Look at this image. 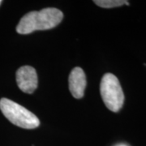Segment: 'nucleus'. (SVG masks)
Returning a JSON list of instances; mask_svg holds the SVG:
<instances>
[{"instance_id":"1","label":"nucleus","mask_w":146,"mask_h":146,"mask_svg":"<svg viewBox=\"0 0 146 146\" xmlns=\"http://www.w3.org/2000/svg\"><path fill=\"white\" fill-rule=\"evenodd\" d=\"M63 18V12L57 8L48 7L30 11L21 18L16 32L20 34H29L36 30L50 29L58 25Z\"/></svg>"},{"instance_id":"2","label":"nucleus","mask_w":146,"mask_h":146,"mask_svg":"<svg viewBox=\"0 0 146 146\" xmlns=\"http://www.w3.org/2000/svg\"><path fill=\"white\" fill-rule=\"evenodd\" d=\"M0 110L14 125L25 129H33L40 125V120L25 107L7 98L0 100Z\"/></svg>"},{"instance_id":"3","label":"nucleus","mask_w":146,"mask_h":146,"mask_svg":"<svg viewBox=\"0 0 146 146\" xmlns=\"http://www.w3.org/2000/svg\"><path fill=\"white\" fill-rule=\"evenodd\" d=\"M100 92L106 106L113 112H119L124 102V94L115 75L106 73L102 76Z\"/></svg>"},{"instance_id":"4","label":"nucleus","mask_w":146,"mask_h":146,"mask_svg":"<svg viewBox=\"0 0 146 146\" xmlns=\"http://www.w3.org/2000/svg\"><path fill=\"white\" fill-rule=\"evenodd\" d=\"M16 83L21 91L25 94H33L37 88V75L35 68L23 66L16 72Z\"/></svg>"},{"instance_id":"5","label":"nucleus","mask_w":146,"mask_h":146,"mask_svg":"<svg viewBox=\"0 0 146 146\" xmlns=\"http://www.w3.org/2000/svg\"><path fill=\"white\" fill-rule=\"evenodd\" d=\"M69 89L73 97L76 99L82 98L86 88V76L83 69L79 67L73 68L68 78Z\"/></svg>"},{"instance_id":"6","label":"nucleus","mask_w":146,"mask_h":146,"mask_svg":"<svg viewBox=\"0 0 146 146\" xmlns=\"http://www.w3.org/2000/svg\"><path fill=\"white\" fill-rule=\"evenodd\" d=\"M94 3L96 5L104 8H112L122 5H129V3L124 0H94Z\"/></svg>"},{"instance_id":"7","label":"nucleus","mask_w":146,"mask_h":146,"mask_svg":"<svg viewBox=\"0 0 146 146\" xmlns=\"http://www.w3.org/2000/svg\"><path fill=\"white\" fill-rule=\"evenodd\" d=\"M1 3H2V1L0 0V5H1Z\"/></svg>"}]
</instances>
